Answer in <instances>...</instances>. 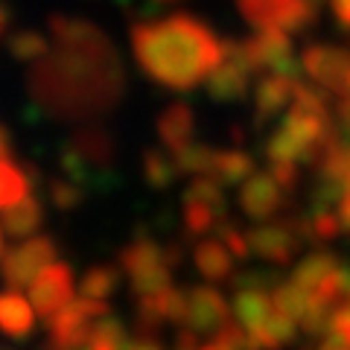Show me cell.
Segmentation results:
<instances>
[{
    "label": "cell",
    "mask_w": 350,
    "mask_h": 350,
    "mask_svg": "<svg viewBox=\"0 0 350 350\" xmlns=\"http://www.w3.org/2000/svg\"><path fill=\"white\" fill-rule=\"evenodd\" d=\"M319 350H350V347H347V345L342 342V338H338V336L333 333V338H324Z\"/></svg>",
    "instance_id": "ab89813d"
},
{
    "label": "cell",
    "mask_w": 350,
    "mask_h": 350,
    "mask_svg": "<svg viewBox=\"0 0 350 350\" xmlns=\"http://www.w3.org/2000/svg\"><path fill=\"white\" fill-rule=\"evenodd\" d=\"M88 350H123V345H117V342H108V338H94L91 347Z\"/></svg>",
    "instance_id": "f35d334b"
},
{
    "label": "cell",
    "mask_w": 350,
    "mask_h": 350,
    "mask_svg": "<svg viewBox=\"0 0 350 350\" xmlns=\"http://www.w3.org/2000/svg\"><path fill=\"white\" fill-rule=\"evenodd\" d=\"M56 260V245L50 237H29L21 239L18 248H3V278L9 289L29 286L41 269H47Z\"/></svg>",
    "instance_id": "8992f818"
},
{
    "label": "cell",
    "mask_w": 350,
    "mask_h": 350,
    "mask_svg": "<svg viewBox=\"0 0 350 350\" xmlns=\"http://www.w3.org/2000/svg\"><path fill=\"white\" fill-rule=\"evenodd\" d=\"M342 292L345 301H350V269H342Z\"/></svg>",
    "instance_id": "b9f144b4"
},
{
    "label": "cell",
    "mask_w": 350,
    "mask_h": 350,
    "mask_svg": "<svg viewBox=\"0 0 350 350\" xmlns=\"http://www.w3.org/2000/svg\"><path fill=\"white\" fill-rule=\"evenodd\" d=\"M175 158V167H178L181 175H211L213 170V158H216V149H211L207 144H187L184 149L172 152Z\"/></svg>",
    "instance_id": "ffe728a7"
},
{
    "label": "cell",
    "mask_w": 350,
    "mask_h": 350,
    "mask_svg": "<svg viewBox=\"0 0 350 350\" xmlns=\"http://www.w3.org/2000/svg\"><path fill=\"white\" fill-rule=\"evenodd\" d=\"M202 350H216V347H213V345H211V347H202Z\"/></svg>",
    "instance_id": "ee69618b"
},
{
    "label": "cell",
    "mask_w": 350,
    "mask_h": 350,
    "mask_svg": "<svg viewBox=\"0 0 350 350\" xmlns=\"http://www.w3.org/2000/svg\"><path fill=\"white\" fill-rule=\"evenodd\" d=\"M193 131H196V117L193 108L184 103H172L161 111L158 117V137L163 140V146L170 152H178L187 144H193Z\"/></svg>",
    "instance_id": "7c38bea8"
},
{
    "label": "cell",
    "mask_w": 350,
    "mask_h": 350,
    "mask_svg": "<svg viewBox=\"0 0 350 350\" xmlns=\"http://www.w3.org/2000/svg\"><path fill=\"white\" fill-rule=\"evenodd\" d=\"M29 301L41 319H53L59 310H64L73 301V271L68 262L53 260L47 269H41L36 280L29 283Z\"/></svg>",
    "instance_id": "52a82bcc"
},
{
    "label": "cell",
    "mask_w": 350,
    "mask_h": 350,
    "mask_svg": "<svg viewBox=\"0 0 350 350\" xmlns=\"http://www.w3.org/2000/svg\"><path fill=\"white\" fill-rule=\"evenodd\" d=\"M211 175L222 184H239L254 175V158L243 149H216Z\"/></svg>",
    "instance_id": "ac0fdd59"
},
{
    "label": "cell",
    "mask_w": 350,
    "mask_h": 350,
    "mask_svg": "<svg viewBox=\"0 0 350 350\" xmlns=\"http://www.w3.org/2000/svg\"><path fill=\"white\" fill-rule=\"evenodd\" d=\"M85 199V187L82 184H76L73 178H56L50 184V202L59 207V211H73L76 204Z\"/></svg>",
    "instance_id": "f546056e"
},
{
    "label": "cell",
    "mask_w": 350,
    "mask_h": 350,
    "mask_svg": "<svg viewBox=\"0 0 350 350\" xmlns=\"http://www.w3.org/2000/svg\"><path fill=\"white\" fill-rule=\"evenodd\" d=\"M129 350H161V345H155L152 338H140V342L129 345Z\"/></svg>",
    "instance_id": "60d3db41"
},
{
    "label": "cell",
    "mask_w": 350,
    "mask_h": 350,
    "mask_svg": "<svg viewBox=\"0 0 350 350\" xmlns=\"http://www.w3.org/2000/svg\"><path fill=\"white\" fill-rule=\"evenodd\" d=\"M248 245H251V251H257L260 257H266V260H271V262H280V266H286V262H292L295 251H298L304 243L289 231L286 222H280V225H260V228H251V231H248Z\"/></svg>",
    "instance_id": "9c48e42d"
},
{
    "label": "cell",
    "mask_w": 350,
    "mask_h": 350,
    "mask_svg": "<svg viewBox=\"0 0 350 350\" xmlns=\"http://www.w3.org/2000/svg\"><path fill=\"white\" fill-rule=\"evenodd\" d=\"M298 79H289L283 73L269 70L254 88V114H257V126H262L266 120L278 117L286 103H292V88Z\"/></svg>",
    "instance_id": "8fae6325"
},
{
    "label": "cell",
    "mask_w": 350,
    "mask_h": 350,
    "mask_svg": "<svg viewBox=\"0 0 350 350\" xmlns=\"http://www.w3.org/2000/svg\"><path fill=\"white\" fill-rule=\"evenodd\" d=\"M222 216L225 213H219L216 207H211V204L184 199V228H187V237L211 234L213 228L219 225V219H222Z\"/></svg>",
    "instance_id": "603a6c76"
},
{
    "label": "cell",
    "mask_w": 350,
    "mask_h": 350,
    "mask_svg": "<svg viewBox=\"0 0 350 350\" xmlns=\"http://www.w3.org/2000/svg\"><path fill=\"white\" fill-rule=\"evenodd\" d=\"M304 73L315 85L327 88L336 96L350 94V50L330 47V44H310L304 50Z\"/></svg>",
    "instance_id": "5b68a950"
},
{
    "label": "cell",
    "mask_w": 350,
    "mask_h": 350,
    "mask_svg": "<svg viewBox=\"0 0 350 350\" xmlns=\"http://www.w3.org/2000/svg\"><path fill=\"white\" fill-rule=\"evenodd\" d=\"M50 32L59 38L62 56L38 64L32 73L36 100L64 114H88L108 108L120 96V73H94L120 68L105 36L85 21L50 18Z\"/></svg>",
    "instance_id": "6da1fadb"
},
{
    "label": "cell",
    "mask_w": 350,
    "mask_h": 350,
    "mask_svg": "<svg viewBox=\"0 0 350 350\" xmlns=\"http://www.w3.org/2000/svg\"><path fill=\"white\" fill-rule=\"evenodd\" d=\"M295 333H298V327H295L292 315L275 310L269 319L248 327V350H280L292 342Z\"/></svg>",
    "instance_id": "4fadbf2b"
},
{
    "label": "cell",
    "mask_w": 350,
    "mask_h": 350,
    "mask_svg": "<svg viewBox=\"0 0 350 350\" xmlns=\"http://www.w3.org/2000/svg\"><path fill=\"white\" fill-rule=\"evenodd\" d=\"M254 73L257 70L251 68L243 41H222V62L207 76V94L216 103H239L248 94Z\"/></svg>",
    "instance_id": "277c9868"
},
{
    "label": "cell",
    "mask_w": 350,
    "mask_h": 350,
    "mask_svg": "<svg viewBox=\"0 0 350 350\" xmlns=\"http://www.w3.org/2000/svg\"><path fill=\"white\" fill-rule=\"evenodd\" d=\"M32 319H36V306L27 301L18 289H9L0 298V324L12 338H24L32 333Z\"/></svg>",
    "instance_id": "9a60e30c"
},
{
    "label": "cell",
    "mask_w": 350,
    "mask_h": 350,
    "mask_svg": "<svg viewBox=\"0 0 350 350\" xmlns=\"http://www.w3.org/2000/svg\"><path fill=\"white\" fill-rule=\"evenodd\" d=\"M269 172L278 178V184L283 190H295V184H298V163L295 161H271V167Z\"/></svg>",
    "instance_id": "d6a6232c"
},
{
    "label": "cell",
    "mask_w": 350,
    "mask_h": 350,
    "mask_svg": "<svg viewBox=\"0 0 350 350\" xmlns=\"http://www.w3.org/2000/svg\"><path fill=\"white\" fill-rule=\"evenodd\" d=\"M187 298H190V321H187V327H193V330L216 333L219 327H225L228 321H231V315H228V304L216 289L193 286L187 292Z\"/></svg>",
    "instance_id": "30bf717a"
},
{
    "label": "cell",
    "mask_w": 350,
    "mask_h": 350,
    "mask_svg": "<svg viewBox=\"0 0 350 350\" xmlns=\"http://www.w3.org/2000/svg\"><path fill=\"white\" fill-rule=\"evenodd\" d=\"M170 301H172V286L161 292L140 295L137 304V327L144 336H152L163 324V319H170Z\"/></svg>",
    "instance_id": "d6986e66"
},
{
    "label": "cell",
    "mask_w": 350,
    "mask_h": 350,
    "mask_svg": "<svg viewBox=\"0 0 350 350\" xmlns=\"http://www.w3.org/2000/svg\"><path fill=\"white\" fill-rule=\"evenodd\" d=\"M196 269L202 271L204 280H228L234 275V257L222 243L204 239L196 248Z\"/></svg>",
    "instance_id": "e0dca14e"
},
{
    "label": "cell",
    "mask_w": 350,
    "mask_h": 350,
    "mask_svg": "<svg viewBox=\"0 0 350 350\" xmlns=\"http://www.w3.org/2000/svg\"><path fill=\"white\" fill-rule=\"evenodd\" d=\"M216 228H219V234H222V243L234 251V257H239V260L248 257V251H251V245H248V234H239L237 228L228 222V219H219V225H216Z\"/></svg>",
    "instance_id": "1f68e13d"
},
{
    "label": "cell",
    "mask_w": 350,
    "mask_h": 350,
    "mask_svg": "<svg viewBox=\"0 0 350 350\" xmlns=\"http://www.w3.org/2000/svg\"><path fill=\"white\" fill-rule=\"evenodd\" d=\"M178 175L181 172H178V167H175V158H167L161 149H146V155H144V178L149 181V187L167 190Z\"/></svg>",
    "instance_id": "7402d4cb"
},
{
    "label": "cell",
    "mask_w": 350,
    "mask_h": 350,
    "mask_svg": "<svg viewBox=\"0 0 350 350\" xmlns=\"http://www.w3.org/2000/svg\"><path fill=\"white\" fill-rule=\"evenodd\" d=\"M131 50L149 79L170 91H190L222 62V41L193 15H170L131 27Z\"/></svg>",
    "instance_id": "7a4b0ae2"
},
{
    "label": "cell",
    "mask_w": 350,
    "mask_h": 350,
    "mask_svg": "<svg viewBox=\"0 0 350 350\" xmlns=\"http://www.w3.org/2000/svg\"><path fill=\"white\" fill-rule=\"evenodd\" d=\"M196 333H199V330H193V327H190V330H181L178 338H175V350H196V347H199V336H196Z\"/></svg>",
    "instance_id": "8d00e7d4"
},
{
    "label": "cell",
    "mask_w": 350,
    "mask_h": 350,
    "mask_svg": "<svg viewBox=\"0 0 350 350\" xmlns=\"http://www.w3.org/2000/svg\"><path fill=\"white\" fill-rule=\"evenodd\" d=\"M184 199H193V202H204L216 207L219 213H225V193H222V181L213 178V175H196V181L187 187Z\"/></svg>",
    "instance_id": "83f0119b"
},
{
    "label": "cell",
    "mask_w": 350,
    "mask_h": 350,
    "mask_svg": "<svg viewBox=\"0 0 350 350\" xmlns=\"http://www.w3.org/2000/svg\"><path fill=\"white\" fill-rule=\"evenodd\" d=\"M336 211H338V219H342V228L350 234V190L345 193V199L336 204Z\"/></svg>",
    "instance_id": "74e56055"
},
{
    "label": "cell",
    "mask_w": 350,
    "mask_h": 350,
    "mask_svg": "<svg viewBox=\"0 0 350 350\" xmlns=\"http://www.w3.org/2000/svg\"><path fill=\"white\" fill-rule=\"evenodd\" d=\"M336 269H338V262L333 254H312V257H304V262L295 266L292 280L298 283V286H304L306 292H312L327 275H333Z\"/></svg>",
    "instance_id": "44dd1931"
},
{
    "label": "cell",
    "mask_w": 350,
    "mask_h": 350,
    "mask_svg": "<svg viewBox=\"0 0 350 350\" xmlns=\"http://www.w3.org/2000/svg\"><path fill=\"white\" fill-rule=\"evenodd\" d=\"M41 222H44L41 204L32 196L3 207V234L9 239H29L41 228Z\"/></svg>",
    "instance_id": "5bb4252c"
},
{
    "label": "cell",
    "mask_w": 350,
    "mask_h": 350,
    "mask_svg": "<svg viewBox=\"0 0 350 350\" xmlns=\"http://www.w3.org/2000/svg\"><path fill=\"white\" fill-rule=\"evenodd\" d=\"M330 9L338 21V27L350 32V0H330Z\"/></svg>",
    "instance_id": "d590c367"
},
{
    "label": "cell",
    "mask_w": 350,
    "mask_h": 350,
    "mask_svg": "<svg viewBox=\"0 0 350 350\" xmlns=\"http://www.w3.org/2000/svg\"><path fill=\"white\" fill-rule=\"evenodd\" d=\"M47 50H50V44L38 29H21L9 38V53L18 62H38L47 56Z\"/></svg>",
    "instance_id": "cb8c5ba5"
},
{
    "label": "cell",
    "mask_w": 350,
    "mask_h": 350,
    "mask_svg": "<svg viewBox=\"0 0 350 350\" xmlns=\"http://www.w3.org/2000/svg\"><path fill=\"white\" fill-rule=\"evenodd\" d=\"M330 330L342 338V342L350 347V310L347 306H342V310L333 312V321H330Z\"/></svg>",
    "instance_id": "836d02e7"
},
{
    "label": "cell",
    "mask_w": 350,
    "mask_h": 350,
    "mask_svg": "<svg viewBox=\"0 0 350 350\" xmlns=\"http://www.w3.org/2000/svg\"><path fill=\"white\" fill-rule=\"evenodd\" d=\"M283 190L278 178L271 172H260V175H251L245 181V187L239 190V204L243 211L257 219V222H269L275 213H280L283 207Z\"/></svg>",
    "instance_id": "ba28073f"
},
{
    "label": "cell",
    "mask_w": 350,
    "mask_h": 350,
    "mask_svg": "<svg viewBox=\"0 0 350 350\" xmlns=\"http://www.w3.org/2000/svg\"><path fill=\"white\" fill-rule=\"evenodd\" d=\"M336 117H338V131H342V137L350 144V94L347 96H338Z\"/></svg>",
    "instance_id": "e575fe53"
},
{
    "label": "cell",
    "mask_w": 350,
    "mask_h": 350,
    "mask_svg": "<svg viewBox=\"0 0 350 350\" xmlns=\"http://www.w3.org/2000/svg\"><path fill=\"white\" fill-rule=\"evenodd\" d=\"M120 269L131 278V289L140 295L161 292L170 286V262L167 248H161L155 239L137 237L131 245L120 251Z\"/></svg>",
    "instance_id": "3957f363"
},
{
    "label": "cell",
    "mask_w": 350,
    "mask_h": 350,
    "mask_svg": "<svg viewBox=\"0 0 350 350\" xmlns=\"http://www.w3.org/2000/svg\"><path fill=\"white\" fill-rule=\"evenodd\" d=\"M271 295H275V306L280 312L292 315L295 321L304 319L306 306H310V292H306L304 286H298L295 280H289V283H280V286L271 289Z\"/></svg>",
    "instance_id": "484cf974"
},
{
    "label": "cell",
    "mask_w": 350,
    "mask_h": 350,
    "mask_svg": "<svg viewBox=\"0 0 350 350\" xmlns=\"http://www.w3.org/2000/svg\"><path fill=\"white\" fill-rule=\"evenodd\" d=\"M292 105L304 108V111H312L319 117H330V91L321 85H304L298 79L292 88Z\"/></svg>",
    "instance_id": "d4e9b609"
},
{
    "label": "cell",
    "mask_w": 350,
    "mask_h": 350,
    "mask_svg": "<svg viewBox=\"0 0 350 350\" xmlns=\"http://www.w3.org/2000/svg\"><path fill=\"white\" fill-rule=\"evenodd\" d=\"M213 347L216 350H248V327H239L228 321L213 333Z\"/></svg>",
    "instance_id": "4dcf8cb0"
},
{
    "label": "cell",
    "mask_w": 350,
    "mask_h": 350,
    "mask_svg": "<svg viewBox=\"0 0 350 350\" xmlns=\"http://www.w3.org/2000/svg\"><path fill=\"white\" fill-rule=\"evenodd\" d=\"M120 283V269L117 266H94L82 280V295L88 298H108Z\"/></svg>",
    "instance_id": "4316f807"
},
{
    "label": "cell",
    "mask_w": 350,
    "mask_h": 350,
    "mask_svg": "<svg viewBox=\"0 0 350 350\" xmlns=\"http://www.w3.org/2000/svg\"><path fill=\"white\" fill-rule=\"evenodd\" d=\"M275 310H278V306H275V295L262 292L260 286L239 289L237 298H234V312H237V319H239V324H243V327L260 324L262 319H269Z\"/></svg>",
    "instance_id": "2e32d148"
},
{
    "label": "cell",
    "mask_w": 350,
    "mask_h": 350,
    "mask_svg": "<svg viewBox=\"0 0 350 350\" xmlns=\"http://www.w3.org/2000/svg\"><path fill=\"white\" fill-rule=\"evenodd\" d=\"M158 3H175V0H158Z\"/></svg>",
    "instance_id": "7bdbcfd3"
},
{
    "label": "cell",
    "mask_w": 350,
    "mask_h": 350,
    "mask_svg": "<svg viewBox=\"0 0 350 350\" xmlns=\"http://www.w3.org/2000/svg\"><path fill=\"white\" fill-rule=\"evenodd\" d=\"M310 222H312V243H330V239H336L345 231L338 211H333V207H315Z\"/></svg>",
    "instance_id": "f1b7e54d"
}]
</instances>
